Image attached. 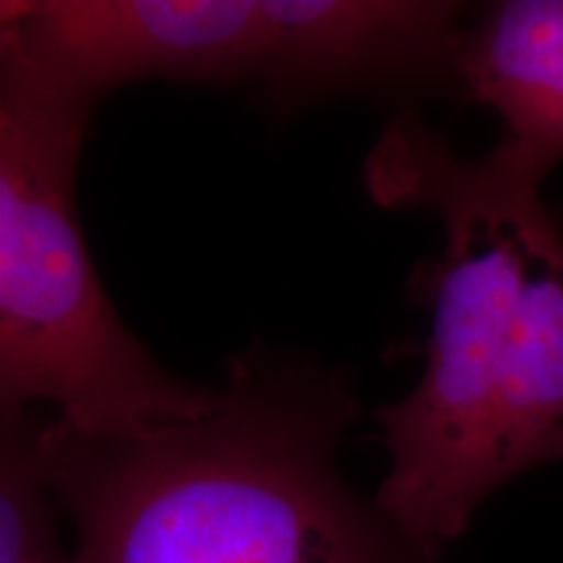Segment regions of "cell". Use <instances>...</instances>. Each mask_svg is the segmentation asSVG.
<instances>
[{"label": "cell", "mask_w": 563, "mask_h": 563, "mask_svg": "<svg viewBox=\"0 0 563 563\" xmlns=\"http://www.w3.org/2000/svg\"><path fill=\"white\" fill-rule=\"evenodd\" d=\"M361 415L347 371L256 342L194 420L81 433L40 418L70 563H443L342 473Z\"/></svg>", "instance_id": "obj_2"}, {"label": "cell", "mask_w": 563, "mask_h": 563, "mask_svg": "<svg viewBox=\"0 0 563 563\" xmlns=\"http://www.w3.org/2000/svg\"><path fill=\"white\" fill-rule=\"evenodd\" d=\"M37 426L32 410H0V563H70L63 511L40 467Z\"/></svg>", "instance_id": "obj_6"}, {"label": "cell", "mask_w": 563, "mask_h": 563, "mask_svg": "<svg viewBox=\"0 0 563 563\" xmlns=\"http://www.w3.org/2000/svg\"><path fill=\"white\" fill-rule=\"evenodd\" d=\"M0 58L89 104L144 79L256 84L272 95V0H3Z\"/></svg>", "instance_id": "obj_4"}, {"label": "cell", "mask_w": 563, "mask_h": 563, "mask_svg": "<svg viewBox=\"0 0 563 563\" xmlns=\"http://www.w3.org/2000/svg\"><path fill=\"white\" fill-rule=\"evenodd\" d=\"M95 104L0 58V410L47 402L81 433L199 418L214 386L154 361L104 292L76 214Z\"/></svg>", "instance_id": "obj_3"}, {"label": "cell", "mask_w": 563, "mask_h": 563, "mask_svg": "<svg viewBox=\"0 0 563 563\" xmlns=\"http://www.w3.org/2000/svg\"><path fill=\"white\" fill-rule=\"evenodd\" d=\"M452 84L551 173L563 159V0H504L477 13L464 24Z\"/></svg>", "instance_id": "obj_5"}, {"label": "cell", "mask_w": 563, "mask_h": 563, "mask_svg": "<svg viewBox=\"0 0 563 563\" xmlns=\"http://www.w3.org/2000/svg\"><path fill=\"white\" fill-rule=\"evenodd\" d=\"M545 178L504 139L462 159L415 108L363 162L373 201L431 209L443 228L415 277L431 308L426 368L373 410L389 462L378 504L441 559L485 498L563 460V235Z\"/></svg>", "instance_id": "obj_1"}]
</instances>
